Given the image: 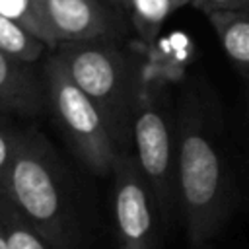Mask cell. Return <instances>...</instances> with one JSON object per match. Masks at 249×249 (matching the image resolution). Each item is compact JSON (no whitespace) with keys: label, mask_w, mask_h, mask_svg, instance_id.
Masks as SVG:
<instances>
[{"label":"cell","mask_w":249,"mask_h":249,"mask_svg":"<svg viewBox=\"0 0 249 249\" xmlns=\"http://www.w3.org/2000/svg\"><path fill=\"white\" fill-rule=\"evenodd\" d=\"M177 189L191 249H206L233 208V181L210 103L187 88L177 103Z\"/></svg>","instance_id":"obj_1"},{"label":"cell","mask_w":249,"mask_h":249,"mask_svg":"<svg viewBox=\"0 0 249 249\" xmlns=\"http://www.w3.org/2000/svg\"><path fill=\"white\" fill-rule=\"evenodd\" d=\"M70 78L97 105L121 152H130L132 119L146 76L136 54L126 53L113 35L64 43L53 49Z\"/></svg>","instance_id":"obj_2"},{"label":"cell","mask_w":249,"mask_h":249,"mask_svg":"<svg viewBox=\"0 0 249 249\" xmlns=\"http://www.w3.org/2000/svg\"><path fill=\"white\" fill-rule=\"evenodd\" d=\"M2 189L53 249L74 247L78 226L64 169L39 130H23Z\"/></svg>","instance_id":"obj_3"},{"label":"cell","mask_w":249,"mask_h":249,"mask_svg":"<svg viewBox=\"0 0 249 249\" xmlns=\"http://www.w3.org/2000/svg\"><path fill=\"white\" fill-rule=\"evenodd\" d=\"M132 150L160 218L169 222L179 208L177 111L173 113L165 88L148 78L132 119Z\"/></svg>","instance_id":"obj_4"},{"label":"cell","mask_w":249,"mask_h":249,"mask_svg":"<svg viewBox=\"0 0 249 249\" xmlns=\"http://www.w3.org/2000/svg\"><path fill=\"white\" fill-rule=\"evenodd\" d=\"M41 76L47 91V107L74 154L89 171L99 175L113 173L121 150L97 105L70 78L54 53L47 58Z\"/></svg>","instance_id":"obj_5"},{"label":"cell","mask_w":249,"mask_h":249,"mask_svg":"<svg viewBox=\"0 0 249 249\" xmlns=\"http://www.w3.org/2000/svg\"><path fill=\"white\" fill-rule=\"evenodd\" d=\"M113 212L119 249H158V208L132 152L113 167Z\"/></svg>","instance_id":"obj_6"},{"label":"cell","mask_w":249,"mask_h":249,"mask_svg":"<svg viewBox=\"0 0 249 249\" xmlns=\"http://www.w3.org/2000/svg\"><path fill=\"white\" fill-rule=\"evenodd\" d=\"M105 0H41L49 49L113 35L115 23Z\"/></svg>","instance_id":"obj_7"},{"label":"cell","mask_w":249,"mask_h":249,"mask_svg":"<svg viewBox=\"0 0 249 249\" xmlns=\"http://www.w3.org/2000/svg\"><path fill=\"white\" fill-rule=\"evenodd\" d=\"M29 62L18 60L0 51V113L37 115L47 107L43 76H35Z\"/></svg>","instance_id":"obj_8"},{"label":"cell","mask_w":249,"mask_h":249,"mask_svg":"<svg viewBox=\"0 0 249 249\" xmlns=\"http://www.w3.org/2000/svg\"><path fill=\"white\" fill-rule=\"evenodd\" d=\"M206 18L226 56L249 80V10H212Z\"/></svg>","instance_id":"obj_9"},{"label":"cell","mask_w":249,"mask_h":249,"mask_svg":"<svg viewBox=\"0 0 249 249\" xmlns=\"http://www.w3.org/2000/svg\"><path fill=\"white\" fill-rule=\"evenodd\" d=\"M195 0H124L130 21L144 45H152L163 21L183 6H193Z\"/></svg>","instance_id":"obj_10"},{"label":"cell","mask_w":249,"mask_h":249,"mask_svg":"<svg viewBox=\"0 0 249 249\" xmlns=\"http://www.w3.org/2000/svg\"><path fill=\"white\" fill-rule=\"evenodd\" d=\"M0 226L8 249H53L39 230L23 216L8 193L0 187Z\"/></svg>","instance_id":"obj_11"},{"label":"cell","mask_w":249,"mask_h":249,"mask_svg":"<svg viewBox=\"0 0 249 249\" xmlns=\"http://www.w3.org/2000/svg\"><path fill=\"white\" fill-rule=\"evenodd\" d=\"M49 45L39 39L33 31L18 23L16 19L0 14V51L6 54L33 64L45 54V49Z\"/></svg>","instance_id":"obj_12"},{"label":"cell","mask_w":249,"mask_h":249,"mask_svg":"<svg viewBox=\"0 0 249 249\" xmlns=\"http://www.w3.org/2000/svg\"><path fill=\"white\" fill-rule=\"evenodd\" d=\"M0 14L16 19L49 45V33L41 16V0H0Z\"/></svg>","instance_id":"obj_13"},{"label":"cell","mask_w":249,"mask_h":249,"mask_svg":"<svg viewBox=\"0 0 249 249\" xmlns=\"http://www.w3.org/2000/svg\"><path fill=\"white\" fill-rule=\"evenodd\" d=\"M21 136H23V130L16 128L8 119V115L0 113V187L4 185L10 173V167L18 156Z\"/></svg>","instance_id":"obj_14"},{"label":"cell","mask_w":249,"mask_h":249,"mask_svg":"<svg viewBox=\"0 0 249 249\" xmlns=\"http://www.w3.org/2000/svg\"><path fill=\"white\" fill-rule=\"evenodd\" d=\"M193 6L204 14L212 10H245L247 0H195Z\"/></svg>","instance_id":"obj_15"},{"label":"cell","mask_w":249,"mask_h":249,"mask_svg":"<svg viewBox=\"0 0 249 249\" xmlns=\"http://www.w3.org/2000/svg\"><path fill=\"white\" fill-rule=\"evenodd\" d=\"M0 249H8V243H6V237H4L2 226H0Z\"/></svg>","instance_id":"obj_16"},{"label":"cell","mask_w":249,"mask_h":249,"mask_svg":"<svg viewBox=\"0 0 249 249\" xmlns=\"http://www.w3.org/2000/svg\"><path fill=\"white\" fill-rule=\"evenodd\" d=\"M105 2H113V4H117V6H123L124 0H105Z\"/></svg>","instance_id":"obj_17"},{"label":"cell","mask_w":249,"mask_h":249,"mask_svg":"<svg viewBox=\"0 0 249 249\" xmlns=\"http://www.w3.org/2000/svg\"><path fill=\"white\" fill-rule=\"evenodd\" d=\"M245 10H249V0H247V8H245Z\"/></svg>","instance_id":"obj_18"}]
</instances>
